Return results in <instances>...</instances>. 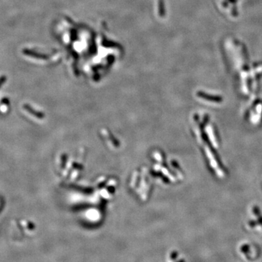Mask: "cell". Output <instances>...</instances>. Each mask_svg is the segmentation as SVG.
Returning <instances> with one entry per match:
<instances>
[{
	"label": "cell",
	"mask_w": 262,
	"mask_h": 262,
	"mask_svg": "<svg viewBox=\"0 0 262 262\" xmlns=\"http://www.w3.org/2000/svg\"><path fill=\"white\" fill-rule=\"evenodd\" d=\"M241 251L243 252V253L247 254L249 252V246L247 245V244H245V245H243L241 247Z\"/></svg>",
	"instance_id": "cell-1"
}]
</instances>
